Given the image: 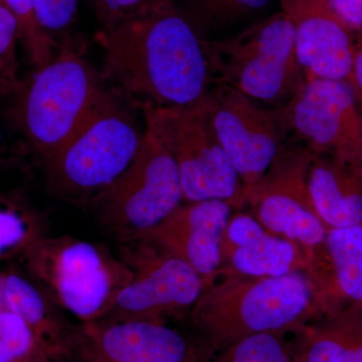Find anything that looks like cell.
Here are the masks:
<instances>
[{
    "mask_svg": "<svg viewBox=\"0 0 362 362\" xmlns=\"http://www.w3.org/2000/svg\"><path fill=\"white\" fill-rule=\"evenodd\" d=\"M104 76L131 104L145 109L192 106L216 83L209 40L173 0L101 28Z\"/></svg>",
    "mask_w": 362,
    "mask_h": 362,
    "instance_id": "cell-1",
    "label": "cell"
},
{
    "mask_svg": "<svg viewBox=\"0 0 362 362\" xmlns=\"http://www.w3.org/2000/svg\"><path fill=\"white\" fill-rule=\"evenodd\" d=\"M323 316L305 272L250 277L220 269L204 280L189 314V328L214 350L259 333H295Z\"/></svg>",
    "mask_w": 362,
    "mask_h": 362,
    "instance_id": "cell-2",
    "label": "cell"
},
{
    "mask_svg": "<svg viewBox=\"0 0 362 362\" xmlns=\"http://www.w3.org/2000/svg\"><path fill=\"white\" fill-rule=\"evenodd\" d=\"M70 35L54 58L14 89L13 116L28 150L42 163L58 151L108 95Z\"/></svg>",
    "mask_w": 362,
    "mask_h": 362,
    "instance_id": "cell-3",
    "label": "cell"
},
{
    "mask_svg": "<svg viewBox=\"0 0 362 362\" xmlns=\"http://www.w3.org/2000/svg\"><path fill=\"white\" fill-rule=\"evenodd\" d=\"M121 97L109 90L77 132L42 162L47 187L59 199L85 206L134 161L145 128Z\"/></svg>",
    "mask_w": 362,
    "mask_h": 362,
    "instance_id": "cell-4",
    "label": "cell"
},
{
    "mask_svg": "<svg viewBox=\"0 0 362 362\" xmlns=\"http://www.w3.org/2000/svg\"><path fill=\"white\" fill-rule=\"evenodd\" d=\"M20 261L52 302L78 323L101 319L132 279L117 252L68 235H45Z\"/></svg>",
    "mask_w": 362,
    "mask_h": 362,
    "instance_id": "cell-5",
    "label": "cell"
},
{
    "mask_svg": "<svg viewBox=\"0 0 362 362\" xmlns=\"http://www.w3.org/2000/svg\"><path fill=\"white\" fill-rule=\"evenodd\" d=\"M216 82L271 108H284L306 78L298 59L289 16L280 11L239 33L209 40Z\"/></svg>",
    "mask_w": 362,
    "mask_h": 362,
    "instance_id": "cell-6",
    "label": "cell"
},
{
    "mask_svg": "<svg viewBox=\"0 0 362 362\" xmlns=\"http://www.w3.org/2000/svg\"><path fill=\"white\" fill-rule=\"evenodd\" d=\"M182 202L175 159L160 138L145 125L144 139L134 161L85 206L105 232L123 243L151 230Z\"/></svg>",
    "mask_w": 362,
    "mask_h": 362,
    "instance_id": "cell-7",
    "label": "cell"
},
{
    "mask_svg": "<svg viewBox=\"0 0 362 362\" xmlns=\"http://www.w3.org/2000/svg\"><path fill=\"white\" fill-rule=\"evenodd\" d=\"M145 125L164 143L177 165L183 202L221 199L244 207L239 176L211 122L207 96L187 107L145 109Z\"/></svg>",
    "mask_w": 362,
    "mask_h": 362,
    "instance_id": "cell-8",
    "label": "cell"
},
{
    "mask_svg": "<svg viewBox=\"0 0 362 362\" xmlns=\"http://www.w3.org/2000/svg\"><path fill=\"white\" fill-rule=\"evenodd\" d=\"M116 252L132 279L99 320L169 324L188 316L204 287L194 268L142 239L120 243Z\"/></svg>",
    "mask_w": 362,
    "mask_h": 362,
    "instance_id": "cell-9",
    "label": "cell"
},
{
    "mask_svg": "<svg viewBox=\"0 0 362 362\" xmlns=\"http://www.w3.org/2000/svg\"><path fill=\"white\" fill-rule=\"evenodd\" d=\"M311 158L306 147L290 138L263 178L243 189V202L250 214L269 232L301 247L308 269L325 252L328 230L308 194Z\"/></svg>",
    "mask_w": 362,
    "mask_h": 362,
    "instance_id": "cell-10",
    "label": "cell"
},
{
    "mask_svg": "<svg viewBox=\"0 0 362 362\" xmlns=\"http://www.w3.org/2000/svg\"><path fill=\"white\" fill-rule=\"evenodd\" d=\"M207 101L214 131L243 187L255 185L291 137L290 105L264 106L218 82Z\"/></svg>",
    "mask_w": 362,
    "mask_h": 362,
    "instance_id": "cell-11",
    "label": "cell"
},
{
    "mask_svg": "<svg viewBox=\"0 0 362 362\" xmlns=\"http://www.w3.org/2000/svg\"><path fill=\"white\" fill-rule=\"evenodd\" d=\"M289 107L292 139L362 180V109L352 85L306 80Z\"/></svg>",
    "mask_w": 362,
    "mask_h": 362,
    "instance_id": "cell-12",
    "label": "cell"
},
{
    "mask_svg": "<svg viewBox=\"0 0 362 362\" xmlns=\"http://www.w3.org/2000/svg\"><path fill=\"white\" fill-rule=\"evenodd\" d=\"M214 354L189 327L96 320L77 323L64 362H209Z\"/></svg>",
    "mask_w": 362,
    "mask_h": 362,
    "instance_id": "cell-13",
    "label": "cell"
},
{
    "mask_svg": "<svg viewBox=\"0 0 362 362\" xmlns=\"http://www.w3.org/2000/svg\"><path fill=\"white\" fill-rule=\"evenodd\" d=\"M292 21L295 47L305 78L345 81L351 84L356 32L327 0H280Z\"/></svg>",
    "mask_w": 362,
    "mask_h": 362,
    "instance_id": "cell-14",
    "label": "cell"
},
{
    "mask_svg": "<svg viewBox=\"0 0 362 362\" xmlns=\"http://www.w3.org/2000/svg\"><path fill=\"white\" fill-rule=\"evenodd\" d=\"M235 209L230 202L221 199L183 202L137 239L182 259L206 280L221 269V240Z\"/></svg>",
    "mask_w": 362,
    "mask_h": 362,
    "instance_id": "cell-15",
    "label": "cell"
},
{
    "mask_svg": "<svg viewBox=\"0 0 362 362\" xmlns=\"http://www.w3.org/2000/svg\"><path fill=\"white\" fill-rule=\"evenodd\" d=\"M221 269L250 277H280L308 270L303 250L267 230L250 213L235 211L221 244Z\"/></svg>",
    "mask_w": 362,
    "mask_h": 362,
    "instance_id": "cell-16",
    "label": "cell"
},
{
    "mask_svg": "<svg viewBox=\"0 0 362 362\" xmlns=\"http://www.w3.org/2000/svg\"><path fill=\"white\" fill-rule=\"evenodd\" d=\"M0 309L13 312L30 326L52 362L65 361L77 323H71L25 272L0 271Z\"/></svg>",
    "mask_w": 362,
    "mask_h": 362,
    "instance_id": "cell-17",
    "label": "cell"
},
{
    "mask_svg": "<svg viewBox=\"0 0 362 362\" xmlns=\"http://www.w3.org/2000/svg\"><path fill=\"white\" fill-rule=\"evenodd\" d=\"M295 362H362V305L350 304L293 333Z\"/></svg>",
    "mask_w": 362,
    "mask_h": 362,
    "instance_id": "cell-18",
    "label": "cell"
},
{
    "mask_svg": "<svg viewBox=\"0 0 362 362\" xmlns=\"http://www.w3.org/2000/svg\"><path fill=\"white\" fill-rule=\"evenodd\" d=\"M307 187L314 211L328 228L362 225V180L337 162L313 156Z\"/></svg>",
    "mask_w": 362,
    "mask_h": 362,
    "instance_id": "cell-19",
    "label": "cell"
},
{
    "mask_svg": "<svg viewBox=\"0 0 362 362\" xmlns=\"http://www.w3.org/2000/svg\"><path fill=\"white\" fill-rule=\"evenodd\" d=\"M325 249L331 311L362 305V225L328 228Z\"/></svg>",
    "mask_w": 362,
    "mask_h": 362,
    "instance_id": "cell-20",
    "label": "cell"
},
{
    "mask_svg": "<svg viewBox=\"0 0 362 362\" xmlns=\"http://www.w3.org/2000/svg\"><path fill=\"white\" fill-rule=\"evenodd\" d=\"M209 40L259 20L274 0H173Z\"/></svg>",
    "mask_w": 362,
    "mask_h": 362,
    "instance_id": "cell-21",
    "label": "cell"
},
{
    "mask_svg": "<svg viewBox=\"0 0 362 362\" xmlns=\"http://www.w3.org/2000/svg\"><path fill=\"white\" fill-rule=\"evenodd\" d=\"M47 235L45 218L25 199L0 194V263L21 258Z\"/></svg>",
    "mask_w": 362,
    "mask_h": 362,
    "instance_id": "cell-22",
    "label": "cell"
},
{
    "mask_svg": "<svg viewBox=\"0 0 362 362\" xmlns=\"http://www.w3.org/2000/svg\"><path fill=\"white\" fill-rule=\"evenodd\" d=\"M209 362H295L293 333L251 335L230 343Z\"/></svg>",
    "mask_w": 362,
    "mask_h": 362,
    "instance_id": "cell-23",
    "label": "cell"
},
{
    "mask_svg": "<svg viewBox=\"0 0 362 362\" xmlns=\"http://www.w3.org/2000/svg\"><path fill=\"white\" fill-rule=\"evenodd\" d=\"M0 362H52L30 326L6 309H0Z\"/></svg>",
    "mask_w": 362,
    "mask_h": 362,
    "instance_id": "cell-24",
    "label": "cell"
},
{
    "mask_svg": "<svg viewBox=\"0 0 362 362\" xmlns=\"http://www.w3.org/2000/svg\"><path fill=\"white\" fill-rule=\"evenodd\" d=\"M20 23L21 42L35 70L44 68L58 51L59 42L42 30L33 0H4Z\"/></svg>",
    "mask_w": 362,
    "mask_h": 362,
    "instance_id": "cell-25",
    "label": "cell"
},
{
    "mask_svg": "<svg viewBox=\"0 0 362 362\" xmlns=\"http://www.w3.org/2000/svg\"><path fill=\"white\" fill-rule=\"evenodd\" d=\"M18 40L21 33L18 18L6 2L0 0V84L11 90L21 82L16 54Z\"/></svg>",
    "mask_w": 362,
    "mask_h": 362,
    "instance_id": "cell-26",
    "label": "cell"
},
{
    "mask_svg": "<svg viewBox=\"0 0 362 362\" xmlns=\"http://www.w3.org/2000/svg\"><path fill=\"white\" fill-rule=\"evenodd\" d=\"M40 25L52 39L66 37L78 16V0H33Z\"/></svg>",
    "mask_w": 362,
    "mask_h": 362,
    "instance_id": "cell-27",
    "label": "cell"
},
{
    "mask_svg": "<svg viewBox=\"0 0 362 362\" xmlns=\"http://www.w3.org/2000/svg\"><path fill=\"white\" fill-rule=\"evenodd\" d=\"M101 28L114 25L117 21L138 13L152 0H88Z\"/></svg>",
    "mask_w": 362,
    "mask_h": 362,
    "instance_id": "cell-28",
    "label": "cell"
},
{
    "mask_svg": "<svg viewBox=\"0 0 362 362\" xmlns=\"http://www.w3.org/2000/svg\"><path fill=\"white\" fill-rule=\"evenodd\" d=\"M354 32L362 33V0H327Z\"/></svg>",
    "mask_w": 362,
    "mask_h": 362,
    "instance_id": "cell-29",
    "label": "cell"
},
{
    "mask_svg": "<svg viewBox=\"0 0 362 362\" xmlns=\"http://www.w3.org/2000/svg\"><path fill=\"white\" fill-rule=\"evenodd\" d=\"M351 85L356 90L357 98L362 100V33H356Z\"/></svg>",
    "mask_w": 362,
    "mask_h": 362,
    "instance_id": "cell-30",
    "label": "cell"
},
{
    "mask_svg": "<svg viewBox=\"0 0 362 362\" xmlns=\"http://www.w3.org/2000/svg\"><path fill=\"white\" fill-rule=\"evenodd\" d=\"M8 161V150H7L6 143L4 141V135L0 130V166L6 165Z\"/></svg>",
    "mask_w": 362,
    "mask_h": 362,
    "instance_id": "cell-31",
    "label": "cell"
},
{
    "mask_svg": "<svg viewBox=\"0 0 362 362\" xmlns=\"http://www.w3.org/2000/svg\"><path fill=\"white\" fill-rule=\"evenodd\" d=\"M359 100V103H361V109H362V100L361 99H358Z\"/></svg>",
    "mask_w": 362,
    "mask_h": 362,
    "instance_id": "cell-32",
    "label": "cell"
}]
</instances>
